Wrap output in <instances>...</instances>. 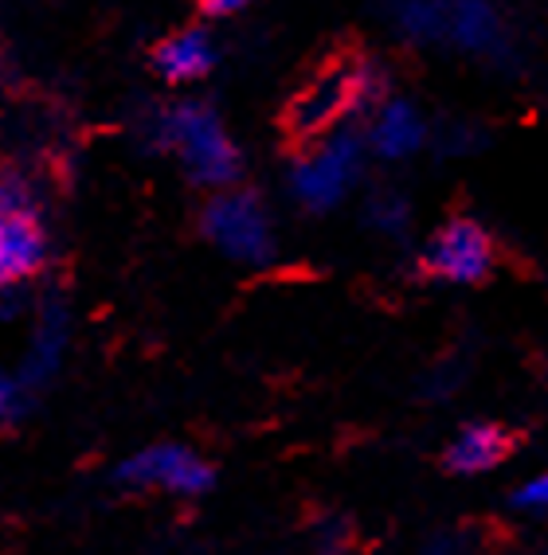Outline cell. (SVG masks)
Here are the masks:
<instances>
[{
    "mask_svg": "<svg viewBox=\"0 0 548 555\" xmlns=\"http://www.w3.org/2000/svg\"><path fill=\"white\" fill-rule=\"evenodd\" d=\"M48 262V235L36 211L0 216V286H21L36 278Z\"/></svg>",
    "mask_w": 548,
    "mask_h": 555,
    "instance_id": "obj_7",
    "label": "cell"
},
{
    "mask_svg": "<svg viewBox=\"0 0 548 555\" xmlns=\"http://www.w3.org/2000/svg\"><path fill=\"white\" fill-rule=\"evenodd\" d=\"M423 267H428V274L455 282V286H479L494 270V243H489L486 228H482L479 219L459 216L443 223L438 235L428 243Z\"/></svg>",
    "mask_w": 548,
    "mask_h": 555,
    "instance_id": "obj_5",
    "label": "cell"
},
{
    "mask_svg": "<svg viewBox=\"0 0 548 555\" xmlns=\"http://www.w3.org/2000/svg\"><path fill=\"white\" fill-rule=\"evenodd\" d=\"M365 165V138L357 129H329L309 153H302L290 169V192L309 211L337 208L357 184Z\"/></svg>",
    "mask_w": 548,
    "mask_h": 555,
    "instance_id": "obj_3",
    "label": "cell"
},
{
    "mask_svg": "<svg viewBox=\"0 0 548 555\" xmlns=\"http://www.w3.org/2000/svg\"><path fill=\"white\" fill-rule=\"evenodd\" d=\"M513 501V508H545V501H548V477L540 474V477H528L525 486L518 489V493L509 496Z\"/></svg>",
    "mask_w": 548,
    "mask_h": 555,
    "instance_id": "obj_17",
    "label": "cell"
},
{
    "mask_svg": "<svg viewBox=\"0 0 548 555\" xmlns=\"http://www.w3.org/2000/svg\"><path fill=\"white\" fill-rule=\"evenodd\" d=\"M122 486H138V489H165V493L180 496H200L216 486V469L196 457L189 447H177V442H161L133 454L130 462L118 466Z\"/></svg>",
    "mask_w": 548,
    "mask_h": 555,
    "instance_id": "obj_6",
    "label": "cell"
},
{
    "mask_svg": "<svg viewBox=\"0 0 548 555\" xmlns=\"http://www.w3.org/2000/svg\"><path fill=\"white\" fill-rule=\"evenodd\" d=\"M153 67L169 82H196L216 67V43L204 28H184L153 48Z\"/></svg>",
    "mask_w": 548,
    "mask_h": 555,
    "instance_id": "obj_10",
    "label": "cell"
},
{
    "mask_svg": "<svg viewBox=\"0 0 548 555\" xmlns=\"http://www.w3.org/2000/svg\"><path fill=\"white\" fill-rule=\"evenodd\" d=\"M67 328L71 318L67 309L60 301H48L40 313V328H36V340H31V352H28V364H24L21 379L28 387L43 384V379L55 376V367H60L63 352H67Z\"/></svg>",
    "mask_w": 548,
    "mask_h": 555,
    "instance_id": "obj_12",
    "label": "cell"
},
{
    "mask_svg": "<svg viewBox=\"0 0 548 555\" xmlns=\"http://www.w3.org/2000/svg\"><path fill=\"white\" fill-rule=\"evenodd\" d=\"M36 211V189L21 169H0V216Z\"/></svg>",
    "mask_w": 548,
    "mask_h": 555,
    "instance_id": "obj_14",
    "label": "cell"
},
{
    "mask_svg": "<svg viewBox=\"0 0 548 555\" xmlns=\"http://www.w3.org/2000/svg\"><path fill=\"white\" fill-rule=\"evenodd\" d=\"M204 16H235L251 4V0H196Z\"/></svg>",
    "mask_w": 548,
    "mask_h": 555,
    "instance_id": "obj_18",
    "label": "cell"
},
{
    "mask_svg": "<svg viewBox=\"0 0 548 555\" xmlns=\"http://www.w3.org/2000/svg\"><path fill=\"white\" fill-rule=\"evenodd\" d=\"M447 36L462 51L489 55V51H501V43H506V24H501L498 9L489 0H450Z\"/></svg>",
    "mask_w": 548,
    "mask_h": 555,
    "instance_id": "obj_11",
    "label": "cell"
},
{
    "mask_svg": "<svg viewBox=\"0 0 548 555\" xmlns=\"http://www.w3.org/2000/svg\"><path fill=\"white\" fill-rule=\"evenodd\" d=\"M423 141H428V126H423V118H419V109L411 106V102H404V99L377 102L369 138H365V145H369L377 157L404 160L423 150Z\"/></svg>",
    "mask_w": 548,
    "mask_h": 555,
    "instance_id": "obj_8",
    "label": "cell"
},
{
    "mask_svg": "<svg viewBox=\"0 0 548 555\" xmlns=\"http://www.w3.org/2000/svg\"><path fill=\"white\" fill-rule=\"evenodd\" d=\"M157 141L173 150L200 189H231L243 172V157L219 114L208 102H177L157 118Z\"/></svg>",
    "mask_w": 548,
    "mask_h": 555,
    "instance_id": "obj_1",
    "label": "cell"
},
{
    "mask_svg": "<svg viewBox=\"0 0 548 555\" xmlns=\"http://www.w3.org/2000/svg\"><path fill=\"white\" fill-rule=\"evenodd\" d=\"M31 411V387L21 376H0V427H16Z\"/></svg>",
    "mask_w": 548,
    "mask_h": 555,
    "instance_id": "obj_15",
    "label": "cell"
},
{
    "mask_svg": "<svg viewBox=\"0 0 548 555\" xmlns=\"http://www.w3.org/2000/svg\"><path fill=\"white\" fill-rule=\"evenodd\" d=\"M380 99V75L365 60H337L302 90L286 109V129L298 141H314L337 129L353 109Z\"/></svg>",
    "mask_w": 548,
    "mask_h": 555,
    "instance_id": "obj_2",
    "label": "cell"
},
{
    "mask_svg": "<svg viewBox=\"0 0 548 555\" xmlns=\"http://www.w3.org/2000/svg\"><path fill=\"white\" fill-rule=\"evenodd\" d=\"M200 228L219 255L235 258V262L267 267L275 258V228H270V216L255 192L216 189V196L200 216Z\"/></svg>",
    "mask_w": 548,
    "mask_h": 555,
    "instance_id": "obj_4",
    "label": "cell"
},
{
    "mask_svg": "<svg viewBox=\"0 0 548 555\" xmlns=\"http://www.w3.org/2000/svg\"><path fill=\"white\" fill-rule=\"evenodd\" d=\"M369 219L384 235H399V231L408 228V204H404V196H396V192H377V196L369 199Z\"/></svg>",
    "mask_w": 548,
    "mask_h": 555,
    "instance_id": "obj_16",
    "label": "cell"
},
{
    "mask_svg": "<svg viewBox=\"0 0 548 555\" xmlns=\"http://www.w3.org/2000/svg\"><path fill=\"white\" fill-rule=\"evenodd\" d=\"M509 450H513V435L506 427H498V423H470V427H462L455 435L443 462H447L450 474L479 477L489 474L494 466H501Z\"/></svg>",
    "mask_w": 548,
    "mask_h": 555,
    "instance_id": "obj_9",
    "label": "cell"
},
{
    "mask_svg": "<svg viewBox=\"0 0 548 555\" xmlns=\"http://www.w3.org/2000/svg\"><path fill=\"white\" fill-rule=\"evenodd\" d=\"M392 24L416 43L443 40L447 36V0H392Z\"/></svg>",
    "mask_w": 548,
    "mask_h": 555,
    "instance_id": "obj_13",
    "label": "cell"
}]
</instances>
